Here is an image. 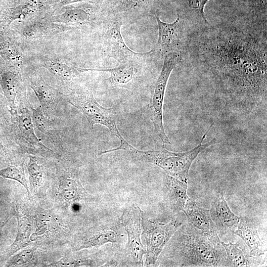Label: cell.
Here are the masks:
<instances>
[{"label":"cell","instance_id":"ba28073f","mask_svg":"<svg viewBox=\"0 0 267 267\" xmlns=\"http://www.w3.org/2000/svg\"><path fill=\"white\" fill-rule=\"evenodd\" d=\"M122 22L120 20L110 21L105 26L102 35L103 46L105 53L120 62L121 65L136 64L142 57L152 54L136 52L125 44L121 33Z\"/></svg>","mask_w":267,"mask_h":267},{"label":"cell","instance_id":"7c38bea8","mask_svg":"<svg viewBox=\"0 0 267 267\" xmlns=\"http://www.w3.org/2000/svg\"><path fill=\"white\" fill-rule=\"evenodd\" d=\"M10 113L12 121L17 126L18 136L26 145L41 151H53L44 145L36 135L32 117L27 108H22L19 113L16 109L10 110Z\"/></svg>","mask_w":267,"mask_h":267},{"label":"cell","instance_id":"d6a6232c","mask_svg":"<svg viewBox=\"0 0 267 267\" xmlns=\"http://www.w3.org/2000/svg\"><path fill=\"white\" fill-rule=\"evenodd\" d=\"M3 146L0 142V153H1L3 151Z\"/></svg>","mask_w":267,"mask_h":267},{"label":"cell","instance_id":"277c9868","mask_svg":"<svg viewBox=\"0 0 267 267\" xmlns=\"http://www.w3.org/2000/svg\"><path fill=\"white\" fill-rule=\"evenodd\" d=\"M181 52H172L164 55L161 71L151 90L150 108L155 131L162 142L170 144L165 132L163 110L164 98L170 75L181 60Z\"/></svg>","mask_w":267,"mask_h":267},{"label":"cell","instance_id":"4fadbf2b","mask_svg":"<svg viewBox=\"0 0 267 267\" xmlns=\"http://www.w3.org/2000/svg\"><path fill=\"white\" fill-rule=\"evenodd\" d=\"M234 233L239 236L249 248L250 255L260 257L265 255V250L259 236L257 225L251 219L240 218Z\"/></svg>","mask_w":267,"mask_h":267},{"label":"cell","instance_id":"30bf717a","mask_svg":"<svg viewBox=\"0 0 267 267\" xmlns=\"http://www.w3.org/2000/svg\"><path fill=\"white\" fill-rule=\"evenodd\" d=\"M120 225L118 221L110 222L91 228L79 237L76 250L98 247L108 242L118 243L122 237Z\"/></svg>","mask_w":267,"mask_h":267},{"label":"cell","instance_id":"6da1fadb","mask_svg":"<svg viewBox=\"0 0 267 267\" xmlns=\"http://www.w3.org/2000/svg\"><path fill=\"white\" fill-rule=\"evenodd\" d=\"M247 29L216 30L202 44V55L220 92L252 107L267 101V29Z\"/></svg>","mask_w":267,"mask_h":267},{"label":"cell","instance_id":"d6986e66","mask_svg":"<svg viewBox=\"0 0 267 267\" xmlns=\"http://www.w3.org/2000/svg\"><path fill=\"white\" fill-rule=\"evenodd\" d=\"M17 232L15 241L10 248L12 252L25 247L30 242L32 234V224L29 218L18 208L16 210Z\"/></svg>","mask_w":267,"mask_h":267},{"label":"cell","instance_id":"2e32d148","mask_svg":"<svg viewBox=\"0 0 267 267\" xmlns=\"http://www.w3.org/2000/svg\"><path fill=\"white\" fill-rule=\"evenodd\" d=\"M209 0H184L182 15L179 16L189 24L204 28L208 27L210 23L204 12V8Z\"/></svg>","mask_w":267,"mask_h":267},{"label":"cell","instance_id":"9c48e42d","mask_svg":"<svg viewBox=\"0 0 267 267\" xmlns=\"http://www.w3.org/2000/svg\"><path fill=\"white\" fill-rule=\"evenodd\" d=\"M155 18L158 27V39L151 49L152 53L166 55L172 52H181L184 47V38L182 22L179 16L172 23L162 21L158 14Z\"/></svg>","mask_w":267,"mask_h":267},{"label":"cell","instance_id":"ffe728a7","mask_svg":"<svg viewBox=\"0 0 267 267\" xmlns=\"http://www.w3.org/2000/svg\"><path fill=\"white\" fill-rule=\"evenodd\" d=\"M31 87L39 99L44 113L49 117L48 113L57 100L55 90L42 81L32 82Z\"/></svg>","mask_w":267,"mask_h":267},{"label":"cell","instance_id":"d4e9b609","mask_svg":"<svg viewBox=\"0 0 267 267\" xmlns=\"http://www.w3.org/2000/svg\"><path fill=\"white\" fill-rule=\"evenodd\" d=\"M51 217L49 214L45 212L38 213L35 220L36 229L30 237V242L37 240L39 237L49 231L51 227Z\"/></svg>","mask_w":267,"mask_h":267},{"label":"cell","instance_id":"8992f818","mask_svg":"<svg viewBox=\"0 0 267 267\" xmlns=\"http://www.w3.org/2000/svg\"><path fill=\"white\" fill-rule=\"evenodd\" d=\"M143 216L141 209L134 204L125 210L121 218L128 236V242L122 257H124L128 265L133 266H143V257L146 253L141 238Z\"/></svg>","mask_w":267,"mask_h":267},{"label":"cell","instance_id":"f546056e","mask_svg":"<svg viewBox=\"0 0 267 267\" xmlns=\"http://www.w3.org/2000/svg\"><path fill=\"white\" fill-rule=\"evenodd\" d=\"M36 250L33 247L21 250L11 258L10 265L18 266L27 264L33 258Z\"/></svg>","mask_w":267,"mask_h":267},{"label":"cell","instance_id":"603a6c76","mask_svg":"<svg viewBox=\"0 0 267 267\" xmlns=\"http://www.w3.org/2000/svg\"><path fill=\"white\" fill-rule=\"evenodd\" d=\"M0 177L15 180L20 183L26 189L28 196L31 194L28 187L23 168L10 166L0 170Z\"/></svg>","mask_w":267,"mask_h":267},{"label":"cell","instance_id":"ac0fdd59","mask_svg":"<svg viewBox=\"0 0 267 267\" xmlns=\"http://www.w3.org/2000/svg\"><path fill=\"white\" fill-rule=\"evenodd\" d=\"M221 244L225 249L228 266L248 267L258 264L257 257L247 254L238 244L225 243L222 241H221Z\"/></svg>","mask_w":267,"mask_h":267},{"label":"cell","instance_id":"1f68e13d","mask_svg":"<svg viewBox=\"0 0 267 267\" xmlns=\"http://www.w3.org/2000/svg\"><path fill=\"white\" fill-rule=\"evenodd\" d=\"M7 44L4 37L0 35V54L5 56L7 54Z\"/></svg>","mask_w":267,"mask_h":267},{"label":"cell","instance_id":"7a4b0ae2","mask_svg":"<svg viewBox=\"0 0 267 267\" xmlns=\"http://www.w3.org/2000/svg\"><path fill=\"white\" fill-rule=\"evenodd\" d=\"M178 229L174 250L180 266H228L218 235L205 234L189 222Z\"/></svg>","mask_w":267,"mask_h":267},{"label":"cell","instance_id":"e0dca14e","mask_svg":"<svg viewBox=\"0 0 267 267\" xmlns=\"http://www.w3.org/2000/svg\"><path fill=\"white\" fill-rule=\"evenodd\" d=\"M166 184L173 209L178 212L182 211L190 199L187 193V182L168 175Z\"/></svg>","mask_w":267,"mask_h":267},{"label":"cell","instance_id":"4dcf8cb0","mask_svg":"<svg viewBox=\"0 0 267 267\" xmlns=\"http://www.w3.org/2000/svg\"><path fill=\"white\" fill-rule=\"evenodd\" d=\"M81 260L75 259L72 257L64 256L59 261L50 265L53 267H78L85 265Z\"/></svg>","mask_w":267,"mask_h":267},{"label":"cell","instance_id":"83f0119b","mask_svg":"<svg viewBox=\"0 0 267 267\" xmlns=\"http://www.w3.org/2000/svg\"><path fill=\"white\" fill-rule=\"evenodd\" d=\"M88 18L89 15L85 10L74 8L67 10L62 14L61 18L66 23L79 24L86 22Z\"/></svg>","mask_w":267,"mask_h":267},{"label":"cell","instance_id":"3957f363","mask_svg":"<svg viewBox=\"0 0 267 267\" xmlns=\"http://www.w3.org/2000/svg\"><path fill=\"white\" fill-rule=\"evenodd\" d=\"M212 125L202 136L200 143L191 150L175 152L162 149L143 151L137 149L128 143L123 150L131 153L141 160L152 163L164 170L168 176L187 182V177L191 164L198 155L205 149L217 142L216 138L203 143Z\"/></svg>","mask_w":267,"mask_h":267},{"label":"cell","instance_id":"52a82bcc","mask_svg":"<svg viewBox=\"0 0 267 267\" xmlns=\"http://www.w3.org/2000/svg\"><path fill=\"white\" fill-rule=\"evenodd\" d=\"M182 224L177 219L164 223L151 221L143 216L141 238L145 244L147 265L156 264L165 246Z\"/></svg>","mask_w":267,"mask_h":267},{"label":"cell","instance_id":"9a60e30c","mask_svg":"<svg viewBox=\"0 0 267 267\" xmlns=\"http://www.w3.org/2000/svg\"><path fill=\"white\" fill-rule=\"evenodd\" d=\"M59 192L67 201H74L83 197L86 192L77 172L66 173L59 178Z\"/></svg>","mask_w":267,"mask_h":267},{"label":"cell","instance_id":"5b68a950","mask_svg":"<svg viewBox=\"0 0 267 267\" xmlns=\"http://www.w3.org/2000/svg\"><path fill=\"white\" fill-rule=\"evenodd\" d=\"M68 101L81 111L92 128L96 124L103 125L118 138L120 142L125 140L117 127L114 108L101 106L91 91L87 89H79L70 96Z\"/></svg>","mask_w":267,"mask_h":267},{"label":"cell","instance_id":"5bb4252c","mask_svg":"<svg viewBox=\"0 0 267 267\" xmlns=\"http://www.w3.org/2000/svg\"><path fill=\"white\" fill-rule=\"evenodd\" d=\"M182 212L188 222L195 228L208 235H218L209 210L199 207L190 199Z\"/></svg>","mask_w":267,"mask_h":267},{"label":"cell","instance_id":"f1b7e54d","mask_svg":"<svg viewBox=\"0 0 267 267\" xmlns=\"http://www.w3.org/2000/svg\"><path fill=\"white\" fill-rule=\"evenodd\" d=\"M151 0H121L120 9L121 12H137L144 10Z\"/></svg>","mask_w":267,"mask_h":267},{"label":"cell","instance_id":"484cf974","mask_svg":"<svg viewBox=\"0 0 267 267\" xmlns=\"http://www.w3.org/2000/svg\"><path fill=\"white\" fill-rule=\"evenodd\" d=\"M31 109L34 124L39 132L43 134H45L51 129L49 117L44 113L41 105L36 108L32 107Z\"/></svg>","mask_w":267,"mask_h":267},{"label":"cell","instance_id":"44dd1931","mask_svg":"<svg viewBox=\"0 0 267 267\" xmlns=\"http://www.w3.org/2000/svg\"><path fill=\"white\" fill-rule=\"evenodd\" d=\"M89 70L108 72L110 74V81L114 84L120 86L130 83L137 72L135 65L132 64L121 65L111 69Z\"/></svg>","mask_w":267,"mask_h":267},{"label":"cell","instance_id":"4316f807","mask_svg":"<svg viewBox=\"0 0 267 267\" xmlns=\"http://www.w3.org/2000/svg\"><path fill=\"white\" fill-rule=\"evenodd\" d=\"M49 70L55 75L67 81H72L75 75L72 69L66 64L59 61H52L48 65Z\"/></svg>","mask_w":267,"mask_h":267},{"label":"cell","instance_id":"8fae6325","mask_svg":"<svg viewBox=\"0 0 267 267\" xmlns=\"http://www.w3.org/2000/svg\"><path fill=\"white\" fill-rule=\"evenodd\" d=\"M209 212L217 233L220 236L234 233L240 218L232 212L222 193L213 199Z\"/></svg>","mask_w":267,"mask_h":267},{"label":"cell","instance_id":"7402d4cb","mask_svg":"<svg viewBox=\"0 0 267 267\" xmlns=\"http://www.w3.org/2000/svg\"><path fill=\"white\" fill-rule=\"evenodd\" d=\"M0 84L11 110L15 109V100L18 85L17 74L11 71L3 72L1 75Z\"/></svg>","mask_w":267,"mask_h":267},{"label":"cell","instance_id":"cb8c5ba5","mask_svg":"<svg viewBox=\"0 0 267 267\" xmlns=\"http://www.w3.org/2000/svg\"><path fill=\"white\" fill-rule=\"evenodd\" d=\"M27 171L31 184L34 187L41 185L44 179V169L34 156H29Z\"/></svg>","mask_w":267,"mask_h":267}]
</instances>
